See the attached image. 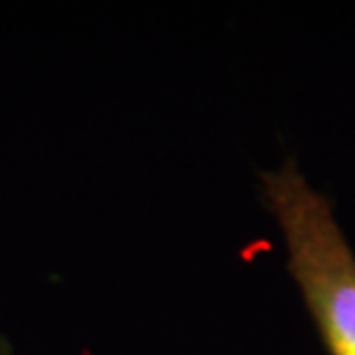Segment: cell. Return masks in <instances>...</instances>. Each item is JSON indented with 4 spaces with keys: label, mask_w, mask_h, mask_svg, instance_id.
<instances>
[{
    "label": "cell",
    "mask_w": 355,
    "mask_h": 355,
    "mask_svg": "<svg viewBox=\"0 0 355 355\" xmlns=\"http://www.w3.org/2000/svg\"><path fill=\"white\" fill-rule=\"evenodd\" d=\"M261 196L282 231L288 272L328 355H355V254L328 196L295 159L261 173Z\"/></svg>",
    "instance_id": "obj_1"
},
{
    "label": "cell",
    "mask_w": 355,
    "mask_h": 355,
    "mask_svg": "<svg viewBox=\"0 0 355 355\" xmlns=\"http://www.w3.org/2000/svg\"><path fill=\"white\" fill-rule=\"evenodd\" d=\"M0 355H17L14 353V349L7 342H3V339H0Z\"/></svg>",
    "instance_id": "obj_2"
}]
</instances>
